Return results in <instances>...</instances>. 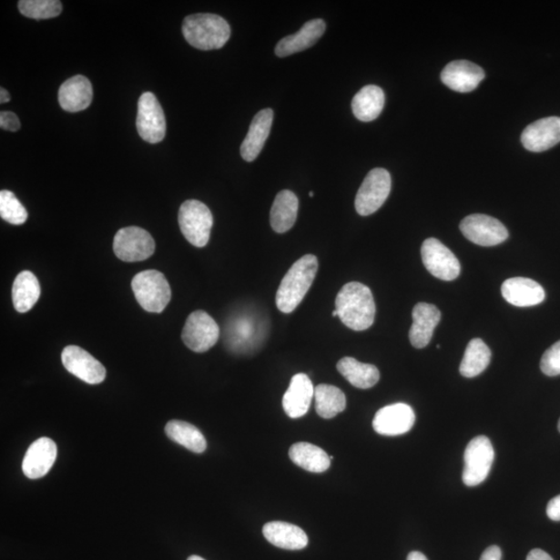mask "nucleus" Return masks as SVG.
Here are the masks:
<instances>
[{"label":"nucleus","instance_id":"nucleus-1","mask_svg":"<svg viewBox=\"0 0 560 560\" xmlns=\"http://www.w3.org/2000/svg\"><path fill=\"white\" fill-rule=\"evenodd\" d=\"M335 311L350 330L363 331L373 324L376 304L372 290L361 282H349L335 299Z\"/></svg>","mask_w":560,"mask_h":560},{"label":"nucleus","instance_id":"nucleus-2","mask_svg":"<svg viewBox=\"0 0 560 560\" xmlns=\"http://www.w3.org/2000/svg\"><path fill=\"white\" fill-rule=\"evenodd\" d=\"M319 263L316 256L299 259L285 275L276 293V306L283 313L293 312L308 294L316 279Z\"/></svg>","mask_w":560,"mask_h":560},{"label":"nucleus","instance_id":"nucleus-3","mask_svg":"<svg viewBox=\"0 0 560 560\" xmlns=\"http://www.w3.org/2000/svg\"><path fill=\"white\" fill-rule=\"evenodd\" d=\"M185 40L199 50L220 49L230 36L226 20L214 14H196L186 17L182 25Z\"/></svg>","mask_w":560,"mask_h":560},{"label":"nucleus","instance_id":"nucleus-4","mask_svg":"<svg viewBox=\"0 0 560 560\" xmlns=\"http://www.w3.org/2000/svg\"><path fill=\"white\" fill-rule=\"evenodd\" d=\"M131 287L141 308L148 312L160 313L170 301L169 283L166 276L159 271L139 272L134 276Z\"/></svg>","mask_w":560,"mask_h":560},{"label":"nucleus","instance_id":"nucleus-5","mask_svg":"<svg viewBox=\"0 0 560 560\" xmlns=\"http://www.w3.org/2000/svg\"><path fill=\"white\" fill-rule=\"evenodd\" d=\"M178 226L186 240L197 248H205L210 240L213 215L205 204L186 200L178 211Z\"/></svg>","mask_w":560,"mask_h":560},{"label":"nucleus","instance_id":"nucleus-6","mask_svg":"<svg viewBox=\"0 0 560 560\" xmlns=\"http://www.w3.org/2000/svg\"><path fill=\"white\" fill-rule=\"evenodd\" d=\"M495 452L485 436H477L470 442L464 453V470H463V483L467 487H475L487 479Z\"/></svg>","mask_w":560,"mask_h":560},{"label":"nucleus","instance_id":"nucleus-7","mask_svg":"<svg viewBox=\"0 0 560 560\" xmlns=\"http://www.w3.org/2000/svg\"><path fill=\"white\" fill-rule=\"evenodd\" d=\"M391 190V174L384 168L372 169L357 192L355 199L357 213L369 216L377 212L390 197Z\"/></svg>","mask_w":560,"mask_h":560},{"label":"nucleus","instance_id":"nucleus-8","mask_svg":"<svg viewBox=\"0 0 560 560\" xmlns=\"http://www.w3.org/2000/svg\"><path fill=\"white\" fill-rule=\"evenodd\" d=\"M220 330L215 320L204 311H193L187 319L182 340L197 353H204L219 341Z\"/></svg>","mask_w":560,"mask_h":560},{"label":"nucleus","instance_id":"nucleus-9","mask_svg":"<svg viewBox=\"0 0 560 560\" xmlns=\"http://www.w3.org/2000/svg\"><path fill=\"white\" fill-rule=\"evenodd\" d=\"M137 128L140 137L148 144H159L166 137V117L153 93L148 92L140 96Z\"/></svg>","mask_w":560,"mask_h":560},{"label":"nucleus","instance_id":"nucleus-10","mask_svg":"<svg viewBox=\"0 0 560 560\" xmlns=\"http://www.w3.org/2000/svg\"><path fill=\"white\" fill-rule=\"evenodd\" d=\"M155 248V241L151 234L137 227L119 229L114 240V250L117 257L128 263L152 257Z\"/></svg>","mask_w":560,"mask_h":560},{"label":"nucleus","instance_id":"nucleus-11","mask_svg":"<svg viewBox=\"0 0 560 560\" xmlns=\"http://www.w3.org/2000/svg\"><path fill=\"white\" fill-rule=\"evenodd\" d=\"M422 259L427 270L439 280L451 281L460 275L459 260L435 238H429L423 243Z\"/></svg>","mask_w":560,"mask_h":560},{"label":"nucleus","instance_id":"nucleus-12","mask_svg":"<svg viewBox=\"0 0 560 560\" xmlns=\"http://www.w3.org/2000/svg\"><path fill=\"white\" fill-rule=\"evenodd\" d=\"M462 234L469 241L481 246H495L509 238V231L502 222L491 216L473 214L460 224Z\"/></svg>","mask_w":560,"mask_h":560},{"label":"nucleus","instance_id":"nucleus-13","mask_svg":"<svg viewBox=\"0 0 560 560\" xmlns=\"http://www.w3.org/2000/svg\"><path fill=\"white\" fill-rule=\"evenodd\" d=\"M62 361L66 371L88 384H100L106 380L107 370L104 365L80 347H66Z\"/></svg>","mask_w":560,"mask_h":560},{"label":"nucleus","instance_id":"nucleus-14","mask_svg":"<svg viewBox=\"0 0 560 560\" xmlns=\"http://www.w3.org/2000/svg\"><path fill=\"white\" fill-rule=\"evenodd\" d=\"M415 423L414 410L404 402L380 409L373 418L372 428L383 436L406 434Z\"/></svg>","mask_w":560,"mask_h":560},{"label":"nucleus","instance_id":"nucleus-15","mask_svg":"<svg viewBox=\"0 0 560 560\" xmlns=\"http://www.w3.org/2000/svg\"><path fill=\"white\" fill-rule=\"evenodd\" d=\"M522 145L534 153H542L560 143V117L537 119L526 127L521 136Z\"/></svg>","mask_w":560,"mask_h":560},{"label":"nucleus","instance_id":"nucleus-16","mask_svg":"<svg viewBox=\"0 0 560 560\" xmlns=\"http://www.w3.org/2000/svg\"><path fill=\"white\" fill-rule=\"evenodd\" d=\"M56 455L57 447L54 440L46 437L37 439L29 446L22 463V470L28 479H41L54 466Z\"/></svg>","mask_w":560,"mask_h":560},{"label":"nucleus","instance_id":"nucleus-17","mask_svg":"<svg viewBox=\"0 0 560 560\" xmlns=\"http://www.w3.org/2000/svg\"><path fill=\"white\" fill-rule=\"evenodd\" d=\"M484 78L480 66L468 61H454L448 64L442 72L443 84L458 93L474 91Z\"/></svg>","mask_w":560,"mask_h":560},{"label":"nucleus","instance_id":"nucleus-18","mask_svg":"<svg viewBox=\"0 0 560 560\" xmlns=\"http://www.w3.org/2000/svg\"><path fill=\"white\" fill-rule=\"evenodd\" d=\"M312 398H315V387L311 379L305 373H297L283 395V410L290 418H300L309 412Z\"/></svg>","mask_w":560,"mask_h":560},{"label":"nucleus","instance_id":"nucleus-19","mask_svg":"<svg viewBox=\"0 0 560 560\" xmlns=\"http://www.w3.org/2000/svg\"><path fill=\"white\" fill-rule=\"evenodd\" d=\"M412 318L413 323L409 332L411 345L416 349L425 348L442 319V312L435 305L421 302L414 306Z\"/></svg>","mask_w":560,"mask_h":560},{"label":"nucleus","instance_id":"nucleus-20","mask_svg":"<svg viewBox=\"0 0 560 560\" xmlns=\"http://www.w3.org/2000/svg\"><path fill=\"white\" fill-rule=\"evenodd\" d=\"M326 31V24L322 19H313L306 22L300 31L283 37L276 45L275 55L287 57L298 52L309 49L315 45Z\"/></svg>","mask_w":560,"mask_h":560},{"label":"nucleus","instance_id":"nucleus-21","mask_svg":"<svg viewBox=\"0 0 560 560\" xmlns=\"http://www.w3.org/2000/svg\"><path fill=\"white\" fill-rule=\"evenodd\" d=\"M502 293L507 302L518 308L540 304L546 297L540 283L525 278L506 280L503 283Z\"/></svg>","mask_w":560,"mask_h":560},{"label":"nucleus","instance_id":"nucleus-22","mask_svg":"<svg viewBox=\"0 0 560 560\" xmlns=\"http://www.w3.org/2000/svg\"><path fill=\"white\" fill-rule=\"evenodd\" d=\"M273 110L270 108L258 112L253 117L248 136H246L240 148L242 158L252 162L263 149L273 123Z\"/></svg>","mask_w":560,"mask_h":560},{"label":"nucleus","instance_id":"nucleus-23","mask_svg":"<svg viewBox=\"0 0 560 560\" xmlns=\"http://www.w3.org/2000/svg\"><path fill=\"white\" fill-rule=\"evenodd\" d=\"M59 106L68 112L87 109L93 101L91 81L82 75L74 76L62 85L58 92Z\"/></svg>","mask_w":560,"mask_h":560},{"label":"nucleus","instance_id":"nucleus-24","mask_svg":"<svg viewBox=\"0 0 560 560\" xmlns=\"http://www.w3.org/2000/svg\"><path fill=\"white\" fill-rule=\"evenodd\" d=\"M263 534L269 543L281 549L301 550L309 544L304 530L287 522H269L263 528Z\"/></svg>","mask_w":560,"mask_h":560},{"label":"nucleus","instance_id":"nucleus-25","mask_svg":"<svg viewBox=\"0 0 560 560\" xmlns=\"http://www.w3.org/2000/svg\"><path fill=\"white\" fill-rule=\"evenodd\" d=\"M299 201L296 194L282 190L274 199L270 212V224L276 233L283 234L294 227Z\"/></svg>","mask_w":560,"mask_h":560},{"label":"nucleus","instance_id":"nucleus-26","mask_svg":"<svg viewBox=\"0 0 560 560\" xmlns=\"http://www.w3.org/2000/svg\"><path fill=\"white\" fill-rule=\"evenodd\" d=\"M290 459L306 472L313 473H325L330 469L331 460L322 448L308 443H299L290 448Z\"/></svg>","mask_w":560,"mask_h":560},{"label":"nucleus","instance_id":"nucleus-27","mask_svg":"<svg viewBox=\"0 0 560 560\" xmlns=\"http://www.w3.org/2000/svg\"><path fill=\"white\" fill-rule=\"evenodd\" d=\"M384 104L383 89L377 86H367L354 96L352 100L353 114L361 122H372L381 115Z\"/></svg>","mask_w":560,"mask_h":560},{"label":"nucleus","instance_id":"nucleus-28","mask_svg":"<svg viewBox=\"0 0 560 560\" xmlns=\"http://www.w3.org/2000/svg\"><path fill=\"white\" fill-rule=\"evenodd\" d=\"M41 295L40 282L31 271H22L15 280L12 299L15 310L25 313L31 311Z\"/></svg>","mask_w":560,"mask_h":560},{"label":"nucleus","instance_id":"nucleus-29","mask_svg":"<svg viewBox=\"0 0 560 560\" xmlns=\"http://www.w3.org/2000/svg\"><path fill=\"white\" fill-rule=\"evenodd\" d=\"M336 368L351 384L360 390H369L380 380V372L375 365L360 362L352 357L342 358Z\"/></svg>","mask_w":560,"mask_h":560},{"label":"nucleus","instance_id":"nucleus-30","mask_svg":"<svg viewBox=\"0 0 560 560\" xmlns=\"http://www.w3.org/2000/svg\"><path fill=\"white\" fill-rule=\"evenodd\" d=\"M168 437L192 453H203L207 450L206 438L189 423L170 421L166 427Z\"/></svg>","mask_w":560,"mask_h":560},{"label":"nucleus","instance_id":"nucleus-31","mask_svg":"<svg viewBox=\"0 0 560 560\" xmlns=\"http://www.w3.org/2000/svg\"><path fill=\"white\" fill-rule=\"evenodd\" d=\"M491 350L483 340L473 339L469 341L464 357L460 365L463 377L474 378L489 367Z\"/></svg>","mask_w":560,"mask_h":560},{"label":"nucleus","instance_id":"nucleus-32","mask_svg":"<svg viewBox=\"0 0 560 560\" xmlns=\"http://www.w3.org/2000/svg\"><path fill=\"white\" fill-rule=\"evenodd\" d=\"M316 411L319 416L331 420L347 407V399L340 388L321 384L315 388Z\"/></svg>","mask_w":560,"mask_h":560},{"label":"nucleus","instance_id":"nucleus-33","mask_svg":"<svg viewBox=\"0 0 560 560\" xmlns=\"http://www.w3.org/2000/svg\"><path fill=\"white\" fill-rule=\"evenodd\" d=\"M18 7L24 16L36 20L56 18L63 11L58 0H21Z\"/></svg>","mask_w":560,"mask_h":560},{"label":"nucleus","instance_id":"nucleus-34","mask_svg":"<svg viewBox=\"0 0 560 560\" xmlns=\"http://www.w3.org/2000/svg\"><path fill=\"white\" fill-rule=\"evenodd\" d=\"M0 216L6 222L20 226L28 218L26 209L12 191L2 190L0 192Z\"/></svg>","mask_w":560,"mask_h":560},{"label":"nucleus","instance_id":"nucleus-35","mask_svg":"<svg viewBox=\"0 0 560 560\" xmlns=\"http://www.w3.org/2000/svg\"><path fill=\"white\" fill-rule=\"evenodd\" d=\"M541 370L549 377L560 375V341L552 345L544 353L541 361Z\"/></svg>","mask_w":560,"mask_h":560},{"label":"nucleus","instance_id":"nucleus-36","mask_svg":"<svg viewBox=\"0 0 560 560\" xmlns=\"http://www.w3.org/2000/svg\"><path fill=\"white\" fill-rule=\"evenodd\" d=\"M0 127L6 131L16 132L21 128V123L14 112L3 111L0 114Z\"/></svg>","mask_w":560,"mask_h":560},{"label":"nucleus","instance_id":"nucleus-37","mask_svg":"<svg viewBox=\"0 0 560 560\" xmlns=\"http://www.w3.org/2000/svg\"><path fill=\"white\" fill-rule=\"evenodd\" d=\"M547 514L552 521H560V495L550 500L547 505Z\"/></svg>","mask_w":560,"mask_h":560},{"label":"nucleus","instance_id":"nucleus-38","mask_svg":"<svg viewBox=\"0 0 560 560\" xmlns=\"http://www.w3.org/2000/svg\"><path fill=\"white\" fill-rule=\"evenodd\" d=\"M502 550L497 546H491L484 551L481 560H502Z\"/></svg>","mask_w":560,"mask_h":560},{"label":"nucleus","instance_id":"nucleus-39","mask_svg":"<svg viewBox=\"0 0 560 560\" xmlns=\"http://www.w3.org/2000/svg\"><path fill=\"white\" fill-rule=\"evenodd\" d=\"M526 560H554V558L541 549H534L529 552Z\"/></svg>","mask_w":560,"mask_h":560},{"label":"nucleus","instance_id":"nucleus-40","mask_svg":"<svg viewBox=\"0 0 560 560\" xmlns=\"http://www.w3.org/2000/svg\"><path fill=\"white\" fill-rule=\"evenodd\" d=\"M407 560H428L421 552L413 551L408 555Z\"/></svg>","mask_w":560,"mask_h":560},{"label":"nucleus","instance_id":"nucleus-41","mask_svg":"<svg viewBox=\"0 0 560 560\" xmlns=\"http://www.w3.org/2000/svg\"><path fill=\"white\" fill-rule=\"evenodd\" d=\"M11 100V96L9 92L6 91L5 88H0V103L5 104Z\"/></svg>","mask_w":560,"mask_h":560},{"label":"nucleus","instance_id":"nucleus-42","mask_svg":"<svg viewBox=\"0 0 560 560\" xmlns=\"http://www.w3.org/2000/svg\"><path fill=\"white\" fill-rule=\"evenodd\" d=\"M187 560H206V559H204L203 557L198 556V555H192Z\"/></svg>","mask_w":560,"mask_h":560},{"label":"nucleus","instance_id":"nucleus-43","mask_svg":"<svg viewBox=\"0 0 560 560\" xmlns=\"http://www.w3.org/2000/svg\"><path fill=\"white\" fill-rule=\"evenodd\" d=\"M332 317H339V313L336 311H332Z\"/></svg>","mask_w":560,"mask_h":560},{"label":"nucleus","instance_id":"nucleus-44","mask_svg":"<svg viewBox=\"0 0 560 560\" xmlns=\"http://www.w3.org/2000/svg\"><path fill=\"white\" fill-rule=\"evenodd\" d=\"M313 196H315V193H313L312 191L310 192V197L313 198Z\"/></svg>","mask_w":560,"mask_h":560},{"label":"nucleus","instance_id":"nucleus-45","mask_svg":"<svg viewBox=\"0 0 560 560\" xmlns=\"http://www.w3.org/2000/svg\"><path fill=\"white\" fill-rule=\"evenodd\" d=\"M558 431L560 432V420L558 422Z\"/></svg>","mask_w":560,"mask_h":560}]
</instances>
